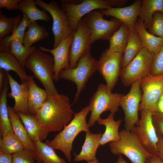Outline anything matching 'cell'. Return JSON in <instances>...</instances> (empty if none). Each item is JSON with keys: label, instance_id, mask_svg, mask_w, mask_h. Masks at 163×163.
<instances>
[{"label": "cell", "instance_id": "cell-1", "mask_svg": "<svg viewBox=\"0 0 163 163\" xmlns=\"http://www.w3.org/2000/svg\"><path fill=\"white\" fill-rule=\"evenodd\" d=\"M74 113L69 98L58 94L48 95L35 116L46 138L50 133L62 129L71 120Z\"/></svg>", "mask_w": 163, "mask_h": 163}, {"label": "cell", "instance_id": "cell-2", "mask_svg": "<svg viewBox=\"0 0 163 163\" xmlns=\"http://www.w3.org/2000/svg\"><path fill=\"white\" fill-rule=\"evenodd\" d=\"M90 111L88 105L79 112L74 113V117L69 123L53 139L46 140V143L53 149L61 151L67 160L70 161L72 158L71 152L75 138L82 131L86 133L90 131V127L86 122V118Z\"/></svg>", "mask_w": 163, "mask_h": 163}, {"label": "cell", "instance_id": "cell-3", "mask_svg": "<svg viewBox=\"0 0 163 163\" xmlns=\"http://www.w3.org/2000/svg\"><path fill=\"white\" fill-rule=\"evenodd\" d=\"M127 0H61V7L66 13L72 33L83 17L94 10L107 9L126 4Z\"/></svg>", "mask_w": 163, "mask_h": 163}, {"label": "cell", "instance_id": "cell-4", "mask_svg": "<svg viewBox=\"0 0 163 163\" xmlns=\"http://www.w3.org/2000/svg\"><path fill=\"white\" fill-rule=\"evenodd\" d=\"M25 67L39 79L46 91L48 95L59 94L55 87L54 80L53 57L39 48L28 57Z\"/></svg>", "mask_w": 163, "mask_h": 163}, {"label": "cell", "instance_id": "cell-5", "mask_svg": "<svg viewBox=\"0 0 163 163\" xmlns=\"http://www.w3.org/2000/svg\"><path fill=\"white\" fill-rule=\"evenodd\" d=\"M106 85L100 84L97 90L90 101L89 106L91 114L88 125L93 126L104 112L109 111L115 114L119 110V107L124 95L113 93Z\"/></svg>", "mask_w": 163, "mask_h": 163}, {"label": "cell", "instance_id": "cell-6", "mask_svg": "<svg viewBox=\"0 0 163 163\" xmlns=\"http://www.w3.org/2000/svg\"><path fill=\"white\" fill-rule=\"evenodd\" d=\"M98 70V61L91 55L90 51L86 53L72 69H64L59 74V78L68 80L76 84L77 90L73 103L78 99L82 91L86 88L88 79Z\"/></svg>", "mask_w": 163, "mask_h": 163}, {"label": "cell", "instance_id": "cell-7", "mask_svg": "<svg viewBox=\"0 0 163 163\" xmlns=\"http://www.w3.org/2000/svg\"><path fill=\"white\" fill-rule=\"evenodd\" d=\"M119 140L110 142L111 153L116 155H123L132 163H146L152 156L144 148L136 136L125 129L119 132Z\"/></svg>", "mask_w": 163, "mask_h": 163}, {"label": "cell", "instance_id": "cell-8", "mask_svg": "<svg viewBox=\"0 0 163 163\" xmlns=\"http://www.w3.org/2000/svg\"><path fill=\"white\" fill-rule=\"evenodd\" d=\"M104 16L100 9L88 13L83 19L90 32L91 45L100 39L109 40L122 24L115 18L106 20Z\"/></svg>", "mask_w": 163, "mask_h": 163}, {"label": "cell", "instance_id": "cell-9", "mask_svg": "<svg viewBox=\"0 0 163 163\" xmlns=\"http://www.w3.org/2000/svg\"><path fill=\"white\" fill-rule=\"evenodd\" d=\"M155 54L143 48L125 68L120 75L121 82L126 86H130L136 81L150 74Z\"/></svg>", "mask_w": 163, "mask_h": 163}, {"label": "cell", "instance_id": "cell-10", "mask_svg": "<svg viewBox=\"0 0 163 163\" xmlns=\"http://www.w3.org/2000/svg\"><path fill=\"white\" fill-rule=\"evenodd\" d=\"M140 111L141 118L138 124L130 131L149 153L152 156L158 155L159 138L153 123V113L147 110Z\"/></svg>", "mask_w": 163, "mask_h": 163}, {"label": "cell", "instance_id": "cell-11", "mask_svg": "<svg viewBox=\"0 0 163 163\" xmlns=\"http://www.w3.org/2000/svg\"><path fill=\"white\" fill-rule=\"evenodd\" d=\"M35 2L37 6L49 13L52 17V31L54 36L53 48H55L63 39L72 33L67 14L59 7L56 1H52L49 3H46L41 0H36Z\"/></svg>", "mask_w": 163, "mask_h": 163}, {"label": "cell", "instance_id": "cell-12", "mask_svg": "<svg viewBox=\"0 0 163 163\" xmlns=\"http://www.w3.org/2000/svg\"><path fill=\"white\" fill-rule=\"evenodd\" d=\"M139 81L142 92L139 111L147 110L153 114L156 112L157 102L163 92V75L154 76L149 74Z\"/></svg>", "mask_w": 163, "mask_h": 163}, {"label": "cell", "instance_id": "cell-13", "mask_svg": "<svg viewBox=\"0 0 163 163\" xmlns=\"http://www.w3.org/2000/svg\"><path fill=\"white\" fill-rule=\"evenodd\" d=\"M131 86L129 92L123 96L120 104L125 114V129L130 131L138 124V111L142 95L139 80Z\"/></svg>", "mask_w": 163, "mask_h": 163}, {"label": "cell", "instance_id": "cell-14", "mask_svg": "<svg viewBox=\"0 0 163 163\" xmlns=\"http://www.w3.org/2000/svg\"><path fill=\"white\" fill-rule=\"evenodd\" d=\"M123 56L122 53H109L106 50L102 53L98 61V70L105 80L107 87L111 91L120 76Z\"/></svg>", "mask_w": 163, "mask_h": 163}, {"label": "cell", "instance_id": "cell-15", "mask_svg": "<svg viewBox=\"0 0 163 163\" xmlns=\"http://www.w3.org/2000/svg\"><path fill=\"white\" fill-rule=\"evenodd\" d=\"M73 38L69 53L70 68H75L81 58L90 51V34L83 18L78 25L76 30L72 33Z\"/></svg>", "mask_w": 163, "mask_h": 163}, {"label": "cell", "instance_id": "cell-16", "mask_svg": "<svg viewBox=\"0 0 163 163\" xmlns=\"http://www.w3.org/2000/svg\"><path fill=\"white\" fill-rule=\"evenodd\" d=\"M73 38L72 33L53 49H49L42 46L39 48L42 51L50 52L52 55L54 62L53 78L56 82L59 81V74L62 70L70 68L69 53Z\"/></svg>", "mask_w": 163, "mask_h": 163}, {"label": "cell", "instance_id": "cell-17", "mask_svg": "<svg viewBox=\"0 0 163 163\" xmlns=\"http://www.w3.org/2000/svg\"><path fill=\"white\" fill-rule=\"evenodd\" d=\"M142 5V0H136L128 6L100 10L104 15L113 17L132 30L134 28L139 16Z\"/></svg>", "mask_w": 163, "mask_h": 163}, {"label": "cell", "instance_id": "cell-18", "mask_svg": "<svg viewBox=\"0 0 163 163\" xmlns=\"http://www.w3.org/2000/svg\"><path fill=\"white\" fill-rule=\"evenodd\" d=\"M8 84L11 88L10 92L7 96L14 99L15 104L12 109L15 112L30 114L28 104V87L27 82L18 83L7 72Z\"/></svg>", "mask_w": 163, "mask_h": 163}, {"label": "cell", "instance_id": "cell-19", "mask_svg": "<svg viewBox=\"0 0 163 163\" xmlns=\"http://www.w3.org/2000/svg\"><path fill=\"white\" fill-rule=\"evenodd\" d=\"M102 133L94 134L90 131L86 133L85 142L80 153L76 155L74 161L85 160L88 162L98 161L96 158L97 149L100 145V142L102 136Z\"/></svg>", "mask_w": 163, "mask_h": 163}, {"label": "cell", "instance_id": "cell-20", "mask_svg": "<svg viewBox=\"0 0 163 163\" xmlns=\"http://www.w3.org/2000/svg\"><path fill=\"white\" fill-rule=\"evenodd\" d=\"M28 87V104L30 114L35 116L38 110L47 99L48 95L45 89L38 86L33 76H29L27 80Z\"/></svg>", "mask_w": 163, "mask_h": 163}, {"label": "cell", "instance_id": "cell-21", "mask_svg": "<svg viewBox=\"0 0 163 163\" xmlns=\"http://www.w3.org/2000/svg\"><path fill=\"white\" fill-rule=\"evenodd\" d=\"M9 116L14 133L22 142L24 149L34 154V157L36 153L33 141L30 138L18 113L14 111L12 108L8 107Z\"/></svg>", "mask_w": 163, "mask_h": 163}, {"label": "cell", "instance_id": "cell-22", "mask_svg": "<svg viewBox=\"0 0 163 163\" xmlns=\"http://www.w3.org/2000/svg\"><path fill=\"white\" fill-rule=\"evenodd\" d=\"M134 29L139 37L143 48L149 52L155 54L163 46V39L156 37L148 31L143 21L140 19L137 20Z\"/></svg>", "mask_w": 163, "mask_h": 163}, {"label": "cell", "instance_id": "cell-23", "mask_svg": "<svg viewBox=\"0 0 163 163\" xmlns=\"http://www.w3.org/2000/svg\"><path fill=\"white\" fill-rule=\"evenodd\" d=\"M114 115V113H110L107 118H100L97 121L99 124L105 127V132L100 142V145L103 146L108 142L117 141L120 139L119 129L122 120H115Z\"/></svg>", "mask_w": 163, "mask_h": 163}, {"label": "cell", "instance_id": "cell-24", "mask_svg": "<svg viewBox=\"0 0 163 163\" xmlns=\"http://www.w3.org/2000/svg\"><path fill=\"white\" fill-rule=\"evenodd\" d=\"M8 77L4 87L0 92V133L2 138L9 133H14L9 116L7 106V97L8 89Z\"/></svg>", "mask_w": 163, "mask_h": 163}, {"label": "cell", "instance_id": "cell-25", "mask_svg": "<svg viewBox=\"0 0 163 163\" xmlns=\"http://www.w3.org/2000/svg\"><path fill=\"white\" fill-rule=\"evenodd\" d=\"M143 48L141 41L134 29L130 30L128 40L123 53L122 69L126 67Z\"/></svg>", "mask_w": 163, "mask_h": 163}, {"label": "cell", "instance_id": "cell-26", "mask_svg": "<svg viewBox=\"0 0 163 163\" xmlns=\"http://www.w3.org/2000/svg\"><path fill=\"white\" fill-rule=\"evenodd\" d=\"M130 31L126 25L122 23L118 29L109 39V46L106 50L109 53L119 52L123 53L126 46Z\"/></svg>", "mask_w": 163, "mask_h": 163}, {"label": "cell", "instance_id": "cell-27", "mask_svg": "<svg viewBox=\"0 0 163 163\" xmlns=\"http://www.w3.org/2000/svg\"><path fill=\"white\" fill-rule=\"evenodd\" d=\"M0 69L7 72L10 71L15 72L21 82L27 81L28 75L26 73L24 67L10 52L0 51Z\"/></svg>", "mask_w": 163, "mask_h": 163}, {"label": "cell", "instance_id": "cell-28", "mask_svg": "<svg viewBox=\"0 0 163 163\" xmlns=\"http://www.w3.org/2000/svg\"><path fill=\"white\" fill-rule=\"evenodd\" d=\"M36 153L34 156L37 162L43 163H67L58 156L51 147L40 140L33 142Z\"/></svg>", "mask_w": 163, "mask_h": 163}, {"label": "cell", "instance_id": "cell-29", "mask_svg": "<svg viewBox=\"0 0 163 163\" xmlns=\"http://www.w3.org/2000/svg\"><path fill=\"white\" fill-rule=\"evenodd\" d=\"M158 12H163V0H142L139 17L146 29H149L153 15Z\"/></svg>", "mask_w": 163, "mask_h": 163}, {"label": "cell", "instance_id": "cell-30", "mask_svg": "<svg viewBox=\"0 0 163 163\" xmlns=\"http://www.w3.org/2000/svg\"><path fill=\"white\" fill-rule=\"evenodd\" d=\"M18 113L28 136L33 142L38 140L42 142L46 138L35 116L21 113Z\"/></svg>", "mask_w": 163, "mask_h": 163}, {"label": "cell", "instance_id": "cell-31", "mask_svg": "<svg viewBox=\"0 0 163 163\" xmlns=\"http://www.w3.org/2000/svg\"><path fill=\"white\" fill-rule=\"evenodd\" d=\"M36 6L34 0H21L19 4L18 10L25 14L31 22L37 20L49 21L50 18L47 12L38 9Z\"/></svg>", "mask_w": 163, "mask_h": 163}, {"label": "cell", "instance_id": "cell-32", "mask_svg": "<svg viewBox=\"0 0 163 163\" xmlns=\"http://www.w3.org/2000/svg\"><path fill=\"white\" fill-rule=\"evenodd\" d=\"M27 28L23 40V44L24 46L31 47L35 43L49 37L45 27L40 26L36 21L31 22Z\"/></svg>", "mask_w": 163, "mask_h": 163}, {"label": "cell", "instance_id": "cell-33", "mask_svg": "<svg viewBox=\"0 0 163 163\" xmlns=\"http://www.w3.org/2000/svg\"><path fill=\"white\" fill-rule=\"evenodd\" d=\"M31 22L27 15L23 13V17L17 27L10 35L8 36L0 41V45L3 49L8 50L10 48L12 40L17 39L23 44V40L25 30Z\"/></svg>", "mask_w": 163, "mask_h": 163}, {"label": "cell", "instance_id": "cell-34", "mask_svg": "<svg viewBox=\"0 0 163 163\" xmlns=\"http://www.w3.org/2000/svg\"><path fill=\"white\" fill-rule=\"evenodd\" d=\"M0 151L3 153L13 154L24 149L22 142L14 133H8L0 138Z\"/></svg>", "mask_w": 163, "mask_h": 163}, {"label": "cell", "instance_id": "cell-35", "mask_svg": "<svg viewBox=\"0 0 163 163\" xmlns=\"http://www.w3.org/2000/svg\"><path fill=\"white\" fill-rule=\"evenodd\" d=\"M21 15L18 14L15 17L8 18L0 11V41L9 36L17 27L22 19Z\"/></svg>", "mask_w": 163, "mask_h": 163}, {"label": "cell", "instance_id": "cell-36", "mask_svg": "<svg viewBox=\"0 0 163 163\" xmlns=\"http://www.w3.org/2000/svg\"><path fill=\"white\" fill-rule=\"evenodd\" d=\"M36 49L34 46H24L19 40H13L10 46V53L25 67L26 60L29 55Z\"/></svg>", "mask_w": 163, "mask_h": 163}, {"label": "cell", "instance_id": "cell-37", "mask_svg": "<svg viewBox=\"0 0 163 163\" xmlns=\"http://www.w3.org/2000/svg\"><path fill=\"white\" fill-rule=\"evenodd\" d=\"M149 32L163 39V12H158L153 15Z\"/></svg>", "mask_w": 163, "mask_h": 163}, {"label": "cell", "instance_id": "cell-38", "mask_svg": "<svg viewBox=\"0 0 163 163\" xmlns=\"http://www.w3.org/2000/svg\"><path fill=\"white\" fill-rule=\"evenodd\" d=\"M150 74L154 76L163 75V45L155 54Z\"/></svg>", "mask_w": 163, "mask_h": 163}, {"label": "cell", "instance_id": "cell-39", "mask_svg": "<svg viewBox=\"0 0 163 163\" xmlns=\"http://www.w3.org/2000/svg\"><path fill=\"white\" fill-rule=\"evenodd\" d=\"M13 163H35L33 153L26 149L13 153Z\"/></svg>", "mask_w": 163, "mask_h": 163}, {"label": "cell", "instance_id": "cell-40", "mask_svg": "<svg viewBox=\"0 0 163 163\" xmlns=\"http://www.w3.org/2000/svg\"><path fill=\"white\" fill-rule=\"evenodd\" d=\"M153 123L158 136H163V114L155 113L152 114Z\"/></svg>", "mask_w": 163, "mask_h": 163}, {"label": "cell", "instance_id": "cell-41", "mask_svg": "<svg viewBox=\"0 0 163 163\" xmlns=\"http://www.w3.org/2000/svg\"><path fill=\"white\" fill-rule=\"evenodd\" d=\"M21 0H0V8H5L8 11L18 10V5Z\"/></svg>", "mask_w": 163, "mask_h": 163}, {"label": "cell", "instance_id": "cell-42", "mask_svg": "<svg viewBox=\"0 0 163 163\" xmlns=\"http://www.w3.org/2000/svg\"><path fill=\"white\" fill-rule=\"evenodd\" d=\"M0 163H13L12 154L0 151Z\"/></svg>", "mask_w": 163, "mask_h": 163}, {"label": "cell", "instance_id": "cell-43", "mask_svg": "<svg viewBox=\"0 0 163 163\" xmlns=\"http://www.w3.org/2000/svg\"><path fill=\"white\" fill-rule=\"evenodd\" d=\"M8 78L7 72L0 69V91L1 92L4 87L6 80Z\"/></svg>", "mask_w": 163, "mask_h": 163}, {"label": "cell", "instance_id": "cell-44", "mask_svg": "<svg viewBox=\"0 0 163 163\" xmlns=\"http://www.w3.org/2000/svg\"><path fill=\"white\" fill-rule=\"evenodd\" d=\"M157 144L158 156L163 161V136H158Z\"/></svg>", "mask_w": 163, "mask_h": 163}, {"label": "cell", "instance_id": "cell-45", "mask_svg": "<svg viewBox=\"0 0 163 163\" xmlns=\"http://www.w3.org/2000/svg\"><path fill=\"white\" fill-rule=\"evenodd\" d=\"M155 113L163 114V92L157 102Z\"/></svg>", "mask_w": 163, "mask_h": 163}, {"label": "cell", "instance_id": "cell-46", "mask_svg": "<svg viewBox=\"0 0 163 163\" xmlns=\"http://www.w3.org/2000/svg\"><path fill=\"white\" fill-rule=\"evenodd\" d=\"M146 163H163V161L158 155H154L148 158Z\"/></svg>", "mask_w": 163, "mask_h": 163}, {"label": "cell", "instance_id": "cell-47", "mask_svg": "<svg viewBox=\"0 0 163 163\" xmlns=\"http://www.w3.org/2000/svg\"><path fill=\"white\" fill-rule=\"evenodd\" d=\"M116 163H127L121 155H119L118 158L117 159Z\"/></svg>", "mask_w": 163, "mask_h": 163}, {"label": "cell", "instance_id": "cell-48", "mask_svg": "<svg viewBox=\"0 0 163 163\" xmlns=\"http://www.w3.org/2000/svg\"><path fill=\"white\" fill-rule=\"evenodd\" d=\"M98 161H92L88 162V163H99Z\"/></svg>", "mask_w": 163, "mask_h": 163}, {"label": "cell", "instance_id": "cell-49", "mask_svg": "<svg viewBox=\"0 0 163 163\" xmlns=\"http://www.w3.org/2000/svg\"><path fill=\"white\" fill-rule=\"evenodd\" d=\"M40 163V162H37V163Z\"/></svg>", "mask_w": 163, "mask_h": 163}]
</instances>
